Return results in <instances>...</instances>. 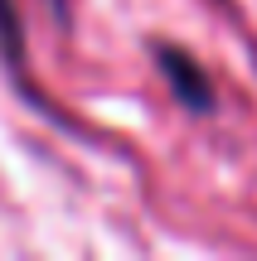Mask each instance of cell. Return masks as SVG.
<instances>
[{"instance_id":"1","label":"cell","mask_w":257,"mask_h":261,"mask_svg":"<svg viewBox=\"0 0 257 261\" xmlns=\"http://www.w3.org/2000/svg\"><path fill=\"white\" fill-rule=\"evenodd\" d=\"M155 58H160V68H165V77H170L175 97H180L190 112H209L214 87H209V77L194 68V58L184 54V48H155Z\"/></svg>"},{"instance_id":"2","label":"cell","mask_w":257,"mask_h":261,"mask_svg":"<svg viewBox=\"0 0 257 261\" xmlns=\"http://www.w3.org/2000/svg\"><path fill=\"white\" fill-rule=\"evenodd\" d=\"M0 44H5L10 63L25 58V44H19V19H15V10H10V0H0Z\"/></svg>"}]
</instances>
